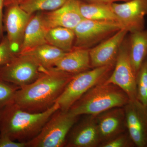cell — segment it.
I'll use <instances>...</instances> for the list:
<instances>
[{
  "label": "cell",
  "mask_w": 147,
  "mask_h": 147,
  "mask_svg": "<svg viewBox=\"0 0 147 147\" xmlns=\"http://www.w3.org/2000/svg\"><path fill=\"white\" fill-rule=\"evenodd\" d=\"M136 86L137 100L147 106V57L137 72Z\"/></svg>",
  "instance_id": "23"
},
{
  "label": "cell",
  "mask_w": 147,
  "mask_h": 147,
  "mask_svg": "<svg viewBox=\"0 0 147 147\" xmlns=\"http://www.w3.org/2000/svg\"><path fill=\"white\" fill-rule=\"evenodd\" d=\"M79 116L74 115L68 110L59 109L50 117L39 133L26 142L28 147H62Z\"/></svg>",
  "instance_id": "5"
},
{
  "label": "cell",
  "mask_w": 147,
  "mask_h": 147,
  "mask_svg": "<svg viewBox=\"0 0 147 147\" xmlns=\"http://www.w3.org/2000/svg\"><path fill=\"white\" fill-rule=\"evenodd\" d=\"M43 69L30 55L18 54L8 63L0 66V79L21 88L35 81Z\"/></svg>",
  "instance_id": "6"
},
{
  "label": "cell",
  "mask_w": 147,
  "mask_h": 147,
  "mask_svg": "<svg viewBox=\"0 0 147 147\" xmlns=\"http://www.w3.org/2000/svg\"><path fill=\"white\" fill-rule=\"evenodd\" d=\"M42 22L47 29L63 27L74 30L83 19L79 0H68L61 7L50 11H40Z\"/></svg>",
  "instance_id": "13"
},
{
  "label": "cell",
  "mask_w": 147,
  "mask_h": 147,
  "mask_svg": "<svg viewBox=\"0 0 147 147\" xmlns=\"http://www.w3.org/2000/svg\"><path fill=\"white\" fill-rule=\"evenodd\" d=\"M5 7L6 9L3 17V28L7 33L6 36L11 49L18 54L26 28L33 14L27 13L19 5H11Z\"/></svg>",
  "instance_id": "10"
},
{
  "label": "cell",
  "mask_w": 147,
  "mask_h": 147,
  "mask_svg": "<svg viewBox=\"0 0 147 147\" xmlns=\"http://www.w3.org/2000/svg\"><path fill=\"white\" fill-rule=\"evenodd\" d=\"M105 82L119 87L129 100H137L136 74L129 57L127 36L121 45L113 72Z\"/></svg>",
  "instance_id": "8"
},
{
  "label": "cell",
  "mask_w": 147,
  "mask_h": 147,
  "mask_svg": "<svg viewBox=\"0 0 147 147\" xmlns=\"http://www.w3.org/2000/svg\"><path fill=\"white\" fill-rule=\"evenodd\" d=\"M118 23L129 33L144 30L147 15V0H130L112 4Z\"/></svg>",
  "instance_id": "9"
},
{
  "label": "cell",
  "mask_w": 147,
  "mask_h": 147,
  "mask_svg": "<svg viewBox=\"0 0 147 147\" xmlns=\"http://www.w3.org/2000/svg\"><path fill=\"white\" fill-rule=\"evenodd\" d=\"M26 143L13 141L5 134L0 133V147H26Z\"/></svg>",
  "instance_id": "27"
},
{
  "label": "cell",
  "mask_w": 147,
  "mask_h": 147,
  "mask_svg": "<svg viewBox=\"0 0 147 147\" xmlns=\"http://www.w3.org/2000/svg\"><path fill=\"white\" fill-rule=\"evenodd\" d=\"M6 0H0V39L3 37V8L5 7V3Z\"/></svg>",
  "instance_id": "28"
},
{
  "label": "cell",
  "mask_w": 147,
  "mask_h": 147,
  "mask_svg": "<svg viewBox=\"0 0 147 147\" xmlns=\"http://www.w3.org/2000/svg\"><path fill=\"white\" fill-rule=\"evenodd\" d=\"M59 109L57 102L47 110L31 113L21 109L14 102L0 110V133L13 141L26 142L34 138L54 113Z\"/></svg>",
  "instance_id": "2"
},
{
  "label": "cell",
  "mask_w": 147,
  "mask_h": 147,
  "mask_svg": "<svg viewBox=\"0 0 147 147\" xmlns=\"http://www.w3.org/2000/svg\"><path fill=\"white\" fill-rule=\"evenodd\" d=\"M88 2H99L105 3L112 4L117 2L122 1L125 2L130 0H81Z\"/></svg>",
  "instance_id": "29"
},
{
  "label": "cell",
  "mask_w": 147,
  "mask_h": 147,
  "mask_svg": "<svg viewBox=\"0 0 147 147\" xmlns=\"http://www.w3.org/2000/svg\"><path fill=\"white\" fill-rule=\"evenodd\" d=\"M68 0H26L19 5L29 14L38 11H50L56 10L63 5Z\"/></svg>",
  "instance_id": "22"
},
{
  "label": "cell",
  "mask_w": 147,
  "mask_h": 147,
  "mask_svg": "<svg viewBox=\"0 0 147 147\" xmlns=\"http://www.w3.org/2000/svg\"><path fill=\"white\" fill-rule=\"evenodd\" d=\"M74 75L53 67L43 69L35 81L17 90L13 102L28 112L45 111L55 104Z\"/></svg>",
  "instance_id": "1"
},
{
  "label": "cell",
  "mask_w": 147,
  "mask_h": 147,
  "mask_svg": "<svg viewBox=\"0 0 147 147\" xmlns=\"http://www.w3.org/2000/svg\"><path fill=\"white\" fill-rule=\"evenodd\" d=\"M105 82L89 90L68 111L79 117L85 115L96 116L111 108L126 105L129 101L126 94L115 84Z\"/></svg>",
  "instance_id": "3"
},
{
  "label": "cell",
  "mask_w": 147,
  "mask_h": 147,
  "mask_svg": "<svg viewBox=\"0 0 147 147\" xmlns=\"http://www.w3.org/2000/svg\"><path fill=\"white\" fill-rule=\"evenodd\" d=\"M124 108L127 131L135 146L147 147V106L129 100Z\"/></svg>",
  "instance_id": "11"
},
{
  "label": "cell",
  "mask_w": 147,
  "mask_h": 147,
  "mask_svg": "<svg viewBox=\"0 0 147 147\" xmlns=\"http://www.w3.org/2000/svg\"><path fill=\"white\" fill-rule=\"evenodd\" d=\"M47 30L42 22L41 12L33 14L26 28L19 54L26 53L47 43L46 40Z\"/></svg>",
  "instance_id": "17"
},
{
  "label": "cell",
  "mask_w": 147,
  "mask_h": 147,
  "mask_svg": "<svg viewBox=\"0 0 147 147\" xmlns=\"http://www.w3.org/2000/svg\"><path fill=\"white\" fill-rule=\"evenodd\" d=\"M19 88L0 79V110L13 102L15 93Z\"/></svg>",
  "instance_id": "24"
},
{
  "label": "cell",
  "mask_w": 147,
  "mask_h": 147,
  "mask_svg": "<svg viewBox=\"0 0 147 147\" xmlns=\"http://www.w3.org/2000/svg\"><path fill=\"white\" fill-rule=\"evenodd\" d=\"M79 9L84 19L117 22L112 4L88 2L79 0Z\"/></svg>",
  "instance_id": "19"
},
{
  "label": "cell",
  "mask_w": 147,
  "mask_h": 147,
  "mask_svg": "<svg viewBox=\"0 0 147 147\" xmlns=\"http://www.w3.org/2000/svg\"><path fill=\"white\" fill-rule=\"evenodd\" d=\"M53 67L74 75L91 69L89 49L73 48L66 53Z\"/></svg>",
  "instance_id": "16"
},
{
  "label": "cell",
  "mask_w": 147,
  "mask_h": 147,
  "mask_svg": "<svg viewBox=\"0 0 147 147\" xmlns=\"http://www.w3.org/2000/svg\"><path fill=\"white\" fill-rule=\"evenodd\" d=\"M26 0H6L5 3V7L11 5H20Z\"/></svg>",
  "instance_id": "30"
},
{
  "label": "cell",
  "mask_w": 147,
  "mask_h": 147,
  "mask_svg": "<svg viewBox=\"0 0 147 147\" xmlns=\"http://www.w3.org/2000/svg\"><path fill=\"white\" fill-rule=\"evenodd\" d=\"M115 65L95 67L74 75L56 101L60 110H68L89 90L105 82L113 72Z\"/></svg>",
  "instance_id": "4"
},
{
  "label": "cell",
  "mask_w": 147,
  "mask_h": 147,
  "mask_svg": "<svg viewBox=\"0 0 147 147\" xmlns=\"http://www.w3.org/2000/svg\"><path fill=\"white\" fill-rule=\"evenodd\" d=\"M78 121L69 132L64 146L99 147L101 142L96 116L85 115Z\"/></svg>",
  "instance_id": "12"
},
{
  "label": "cell",
  "mask_w": 147,
  "mask_h": 147,
  "mask_svg": "<svg viewBox=\"0 0 147 147\" xmlns=\"http://www.w3.org/2000/svg\"><path fill=\"white\" fill-rule=\"evenodd\" d=\"M96 119L100 144L127 131L124 106L116 107L104 111L96 115Z\"/></svg>",
  "instance_id": "15"
},
{
  "label": "cell",
  "mask_w": 147,
  "mask_h": 147,
  "mask_svg": "<svg viewBox=\"0 0 147 147\" xmlns=\"http://www.w3.org/2000/svg\"><path fill=\"white\" fill-rule=\"evenodd\" d=\"M134 142L127 131L116 135L115 137L100 144L99 147H134Z\"/></svg>",
  "instance_id": "25"
},
{
  "label": "cell",
  "mask_w": 147,
  "mask_h": 147,
  "mask_svg": "<svg viewBox=\"0 0 147 147\" xmlns=\"http://www.w3.org/2000/svg\"><path fill=\"white\" fill-rule=\"evenodd\" d=\"M127 33L126 30L121 29L107 39L89 49L92 68L115 65L121 45Z\"/></svg>",
  "instance_id": "14"
},
{
  "label": "cell",
  "mask_w": 147,
  "mask_h": 147,
  "mask_svg": "<svg viewBox=\"0 0 147 147\" xmlns=\"http://www.w3.org/2000/svg\"><path fill=\"white\" fill-rule=\"evenodd\" d=\"M66 53L57 47L46 43L23 54L30 55L42 68L49 69L52 68Z\"/></svg>",
  "instance_id": "20"
},
{
  "label": "cell",
  "mask_w": 147,
  "mask_h": 147,
  "mask_svg": "<svg viewBox=\"0 0 147 147\" xmlns=\"http://www.w3.org/2000/svg\"><path fill=\"white\" fill-rule=\"evenodd\" d=\"M128 38L129 57L136 76L147 57V29L129 33Z\"/></svg>",
  "instance_id": "18"
},
{
  "label": "cell",
  "mask_w": 147,
  "mask_h": 147,
  "mask_svg": "<svg viewBox=\"0 0 147 147\" xmlns=\"http://www.w3.org/2000/svg\"><path fill=\"white\" fill-rule=\"evenodd\" d=\"M17 55L11 49L7 37L3 38L0 42V66L8 63Z\"/></svg>",
  "instance_id": "26"
},
{
  "label": "cell",
  "mask_w": 147,
  "mask_h": 147,
  "mask_svg": "<svg viewBox=\"0 0 147 147\" xmlns=\"http://www.w3.org/2000/svg\"><path fill=\"white\" fill-rule=\"evenodd\" d=\"M75 38L73 30L63 27L49 29L46 35L47 43L66 53L73 49Z\"/></svg>",
  "instance_id": "21"
},
{
  "label": "cell",
  "mask_w": 147,
  "mask_h": 147,
  "mask_svg": "<svg viewBox=\"0 0 147 147\" xmlns=\"http://www.w3.org/2000/svg\"><path fill=\"white\" fill-rule=\"evenodd\" d=\"M117 22L84 19L74 29L73 48L90 49L121 29Z\"/></svg>",
  "instance_id": "7"
}]
</instances>
